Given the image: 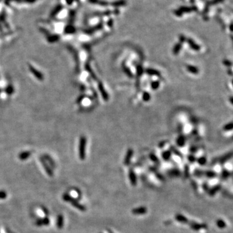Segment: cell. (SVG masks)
<instances>
[{
	"mask_svg": "<svg viewBox=\"0 0 233 233\" xmlns=\"http://www.w3.org/2000/svg\"><path fill=\"white\" fill-rule=\"evenodd\" d=\"M63 199L64 201H66V202H69L72 205H73L75 208H78V209L80 211H85L86 210V208L85 206H84V205H82L79 203L78 201L74 199L73 197H71L69 194H64L63 195Z\"/></svg>",
	"mask_w": 233,
	"mask_h": 233,
	"instance_id": "6da1fadb",
	"label": "cell"
},
{
	"mask_svg": "<svg viewBox=\"0 0 233 233\" xmlns=\"http://www.w3.org/2000/svg\"><path fill=\"white\" fill-rule=\"evenodd\" d=\"M86 139L85 137H82L80 140L79 146V157L80 159L84 160L86 157Z\"/></svg>",
	"mask_w": 233,
	"mask_h": 233,
	"instance_id": "7a4b0ae2",
	"label": "cell"
},
{
	"mask_svg": "<svg viewBox=\"0 0 233 233\" xmlns=\"http://www.w3.org/2000/svg\"><path fill=\"white\" fill-rule=\"evenodd\" d=\"M133 154H134V151L131 148H130V149L128 150L126 155L125 156V158L124 159V164H125L126 166L129 165L130 164L131 159L132 158V156H133Z\"/></svg>",
	"mask_w": 233,
	"mask_h": 233,
	"instance_id": "3957f363",
	"label": "cell"
},
{
	"mask_svg": "<svg viewBox=\"0 0 233 233\" xmlns=\"http://www.w3.org/2000/svg\"><path fill=\"white\" fill-rule=\"evenodd\" d=\"M99 90L100 92V93H101V95H102L103 99L105 100V101H108V100H109V96H108V94L107 93V91H106V90L104 89V87L103 86V84H102V82H99Z\"/></svg>",
	"mask_w": 233,
	"mask_h": 233,
	"instance_id": "277c9868",
	"label": "cell"
},
{
	"mask_svg": "<svg viewBox=\"0 0 233 233\" xmlns=\"http://www.w3.org/2000/svg\"><path fill=\"white\" fill-rule=\"evenodd\" d=\"M147 211L148 210H147L146 207H140L138 208H134V209L132 210L131 212H132V214H134V215H143V214H146L147 212Z\"/></svg>",
	"mask_w": 233,
	"mask_h": 233,
	"instance_id": "5b68a950",
	"label": "cell"
},
{
	"mask_svg": "<svg viewBox=\"0 0 233 233\" xmlns=\"http://www.w3.org/2000/svg\"><path fill=\"white\" fill-rule=\"evenodd\" d=\"M128 177H129V179L130 181V183L133 186H135L137 184V176L134 172V171L130 169L129 170V173H128Z\"/></svg>",
	"mask_w": 233,
	"mask_h": 233,
	"instance_id": "8992f818",
	"label": "cell"
},
{
	"mask_svg": "<svg viewBox=\"0 0 233 233\" xmlns=\"http://www.w3.org/2000/svg\"><path fill=\"white\" fill-rule=\"evenodd\" d=\"M63 9V7L62 5H61V4H58V5H57V6H56L53 10L51 11V14H50V16L51 18H54L56 16H57L60 11H61L62 9Z\"/></svg>",
	"mask_w": 233,
	"mask_h": 233,
	"instance_id": "52a82bcc",
	"label": "cell"
},
{
	"mask_svg": "<svg viewBox=\"0 0 233 233\" xmlns=\"http://www.w3.org/2000/svg\"><path fill=\"white\" fill-rule=\"evenodd\" d=\"M50 223L49 219L48 218H45L43 219H40L36 222V225L38 226H47Z\"/></svg>",
	"mask_w": 233,
	"mask_h": 233,
	"instance_id": "ba28073f",
	"label": "cell"
},
{
	"mask_svg": "<svg viewBox=\"0 0 233 233\" xmlns=\"http://www.w3.org/2000/svg\"><path fill=\"white\" fill-rule=\"evenodd\" d=\"M175 219L178 221V222H179L180 223H188V220L186 218V217L184 216L182 214H176L175 216Z\"/></svg>",
	"mask_w": 233,
	"mask_h": 233,
	"instance_id": "9c48e42d",
	"label": "cell"
},
{
	"mask_svg": "<svg viewBox=\"0 0 233 233\" xmlns=\"http://www.w3.org/2000/svg\"><path fill=\"white\" fill-rule=\"evenodd\" d=\"M185 141H186V140H185V138H184V137L182 135H181L178 137V139H177L176 144L178 146L183 147L184 145V144H185Z\"/></svg>",
	"mask_w": 233,
	"mask_h": 233,
	"instance_id": "30bf717a",
	"label": "cell"
},
{
	"mask_svg": "<svg viewBox=\"0 0 233 233\" xmlns=\"http://www.w3.org/2000/svg\"><path fill=\"white\" fill-rule=\"evenodd\" d=\"M187 42H188V45L190 46V47L192 48V49H194V50H195V51H198V50H199V49H200L199 46L198 45V44L195 43L194 42L193 40H190V39H187Z\"/></svg>",
	"mask_w": 233,
	"mask_h": 233,
	"instance_id": "8fae6325",
	"label": "cell"
},
{
	"mask_svg": "<svg viewBox=\"0 0 233 233\" xmlns=\"http://www.w3.org/2000/svg\"><path fill=\"white\" fill-rule=\"evenodd\" d=\"M168 174L170 177H179L181 172L178 169H172L168 172Z\"/></svg>",
	"mask_w": 233,
	"mask_h": 233,
	"instance_id": "7c38bea8",
	"label": "cell"
},
{
	"mask_svg": "<svg viewBox=\"0 0 233 233\" xmlns=\"http://www.w3.org/2000/svg\"><path fill=\"white\" fill-rule=\"evenodd\" d=\"M172 152L170 150L164 151L162 153V158L164 161H168L171 158Z\"/></svg>",
	"mask_w": 233,
	"mask_h": 233,
	"instance_id": "4fadbf2b",
	"label": "cell"
},
{
	"mask_svg": "<svg viewBox=\"0 0 233 233\" xmlns=\"http://www.w3.org/2000/svg\"><path fill=\"white\" fill-rule=\"evenodd\" d=\"M57 226L59 229H62L63 226V217L62 215H59L57 218Z\"/></svg>",
	"mask_w": 233,
	"mask_h": 233,
	"instance_id": "5bb4252c",
	"label": "cell"
},
{
	"mask_svg": "<svg viewBox=\"0 0 233 233\" xmlns=\"http://www.w3.org/2000/svg\"><path fill=\"white\" fill-rule=\"evenodd\" d=\"M146 73L148 75H156V76H160L161 73L158 71H157L154 69H146Z\"/></svg>",
	"mask_w": 233,
	"mask_h": 233,
	"instance_id": "9a60e30c",
	"label": "cell"
},
{
	"mask_svg": "<svg viewBox=\"0 0 233 233\" xmlns=\"http://www.w3.org/2000/svg\"><path fill=\"white\" fill-rule=\"evenodd\" d=\"M187 69L188 71L190 72L191 73H193V74H198V72H199V70H198V68L194 67V66H187Z\"/></svg>",
	"mask_w": 233,
	"mask_h": 233,
	"instance_id": "2e32d148",
	"label": "cell"
},
{
	"mask_svg": "<svg viewBox=\"0 0 233 233\" xmlns=\"http://www.w3.org/2000/svg\"><path fill=\"white\" fill-rule=\"evenodd\" d=\"M189 225H190V226L192 229H194L195 231H198V230L200 229L203 227L202 225H199V224L197 223L196 222H190Z\"/></svg>",
	"mask_w": 233,
	"mask_h": 233,
	"instance_id": "e0dca14e",
	"label": "cell"
},
{
	"mask_svg": "<svg viewBox=\"0 0 233 233\" xmlns=\"http://www.w3.org/2000/svg\"><path fill=\"white\" fill-rule=\"evenodd\" d=\"M181 47H182V46H181V43H177L175 45L174 49H173V53L174 55H178L179 53L180 50L181 49Z\"/></svg>",
	"mask_w": 233,
	"mask_h": 233,
	"instance_id": "ac0fdd59",
	"label": "cell"
},
{
	"mask_svg": "<svg viewBox=\"0 0 233 233\" xmlns=\"http://www.w3.org/2000/svg\"><path fill=\"white\" fill-rule=\"evenodd\" d=\"M150 159L153 161L154 163H156V164H158L159 163V159L158 158V157H157L153 153H151L150 154Z\"/></svg>",
	"mask_w": 233,
	"mask_h": 233,
	"instance_id": "d6986e66",
	"label": "cell"
},
{
	"mask_svg": "<svg viewBox=\"0 0 233 233\" xmlns=\"http://www.w3.org/2000/svg\"><path fill=\"white\" fill-rule=\"evenodd\" d=\"M150 98H151V96L149 93H148V92H144L143 95V99L144 101H145V102L149 101V100H150Z\"/></svg>",
	"mask_w": 233,
	"mask_h": 233,
	"instance_id": "ffe728a7",
	"label": "cell"
},
{
	"mask_svg": "<svg viewBox=\"0 0 233 233\" xmlns=\"http://www.w3.org/2000/svg\"><path fill=\"white\" fill-rule=\"evenodd\" d=\"M123 70H124V73H125L128 76V77H133V75H132V73H131V72L130 69L129 68H128V67H126V66H123Z\"/></svg>",
	"mask_w": 233,
	"mask_h": 233,
	"instance_id": "44dd1931",
	"label": "cell"
},
{
	"mask_svg": "<svg viewBox=\"0 0 233 233\" xmlns=\"http://www.w3.org/2000/svg\"><path fill=\"white\" fill-rule=\"evenodd\" d=\"M170 151H171V152H172V153H174V154H175L176 155H178V156H179V157H181V158H182V154H181L180 153V152L178 150H177V149H175V148L174 147V146H171L170 147Z\"/></svg>",
	"mask_w": 233,
	"mask_h": 233,
	"instance_id": "7402d4cb",
	"label": "cell"
},
{
	"mask_svg": "<svg viewBox=\"0 0 233 233\" xmlns=\"http://www.w3.org/2000/svg\"><path fill=\"white\" fill-rule=\"evenodd\" d=\"M159 85H160V84H159V82L158 81L152 82V84H151V86L152 87V89H153L154 90H158V87H159Z\"/></svg>",
	"mask_w": 233,
	"mask_h": 233,
	"instance_id": "603a6c76",
	"label": "cell"
},
{
	"mask_svg": "<svg viewBox=\"0 0 233 233\" xmlns=\"http://www.w3.org/2000/svg\"><path fill=\"white\" fill-rule=\"evenodd\" d=\"M137 76L139 77V76H141L143 73V69L141 66H139L137 68Z\"/></svg>",
	"mask_w": 233,
	"mask_h": 233,
	"instance_id": "cb8c5ba5",
	"label": "cell"
},
{
	"mask_svg": "<svg viewBox=\"0 0 233 233\" xmlns=\"http://www.w3.org/2000/svg\"><path fill=\"white\" fill-rule=\"evenodd\" d=\"M29 154H30L29 153V152H24V153H23L22 154H20L19 158L21 159H25L29 156Z\"/></svg>",
	"mask_w": 233,
	"mask_h": 233,
	"instance_id": "d4e9b609",
	"label": "cell"
},
{
	"mask_svg": "<svg viewBox=\"0 0 233 233\" xmlns=\"http://www.w3.org/2000/svg\"><path fill=\"white\" fill-rule=\"evenodd\" d=\"M189 168H188V165H185L184 167V177L185 178H188V175H189Z\"/></svg>",
	"mask_w": 233,
	"mask_h": 233,
	"instance_id": "484cf974",
	"label": "cell"
},
{
	"mask_svg": "<svg viewBox=\"0 0 233 233\" xmlns=\"http://www.w3.org/2000/svg\"><path fill=\"white\" fill-rule=\"evenodd\" d=\"M188 161H189L190 163H194L196 161L195 157L194 155H189V156L188 157Z\"/></svg>",
	"mask_w": 233,
	"mask_h": 233,
	"instance_id": "4316f807",
	"label": "cell"
},
{
	"mask_svg": "<svg viewBox=\"0 0 233 233\" xmlns=\"http://www.w3.org/2000/svg\"><path fill=\"white\" fill-rule=\"evenodd\" d=\"M7 197V193L4 191H0V199H5Z\"/></svg>",
	"mask_w": 233,
	"mask_h": 233,
	"instance_id": "83f0119b",
	"label": "cell"
},
{
	"mask_svg": "<svg viewBox=\"0 0 233 233\" xmlns=\"http://www.w3.org/2000/svg\"><path fill=\"white\" fill-rule=\"evenodd\" d=\"M198 162L200 164H205V163L206 162V159L205 158H201L198 159Z\"/></svg>",
	"mask_w": 233,
	"mask_h": 233,
	"instance_id": "f1b7e54d",
	"label": "cell"
},
{
	"mask_svg": "<svg viewBox=\"0 0 233 233\" xmlns=\"http://www.w3.org/2000/svg\"><path fill=\"white\" fill-rule=\"evenodd\" d=\"M38 0H22V3H34Z\"/></svg>",
	"mask_w": 233,
	"mask_h": 233,
	"instance_id": "f546056e",
	"label": "cell"
},
{
	"mask_svg": "<svg viewBox=\"0 0 233 233\" xmlns=\"http://www.w3.org/2000/svg\"><path fill=\"white\" fill-rule=\"evenodd\" d=\"M73 1L74 0H66V1L68 5H71V4L73 3Z\"/></svg>",
	"mask_w": 233,
	"mask_h": 233,
	"instance_id": "4dcf8cb0",
	"label": "cell"
},
{
	"mask_svg": "<svg viewBox=\"0 0 233 233\" xmlns=\"http://www.w3.org/2000/svg\"><path fill=\"white\" fill-rule=\"evenodd\" d=\"M165 143H166V141H163V142H161V143L159 144V147H163V146H164V144H165Z\"/></svg>",
	"mask_w": 233,
	"mask_h": 233,
	"instance_id": "1f68e13d",
	"label": "cell"
},
{
	"mask_svg": "<svg viewBox=\"0 0 233 233\" xmlns=\"http://www.w3.org/2000/svg\"><path fill=\"white\" fill-rule=\"evenodd\" d=\"M12 1H15V2H16V3H22V0H12Z\"/></svg>",
	"mask_w": 233,
	"mask_h": 233,
	"instance_id": "d6a6232c",
	"label": "cell"
},
{
	"mask_svg": "<svg viewBox=\"0 0 233 233\" xmlns=\"http://www.w3.org/2000/svg\"><path fill=\"white\" fill-rule=\"evenodd\" d=\"M108 232H109V233H114V232H112L111 230H109V229H108Z\"/></svg>",
	"mask_w": 233,
	"mask_h": 233,
	"instance_id": "836d02e7",
	"label": "cell"
},
{
	"mask_svg": "<svg viewBox=\"0 0 233 233\" xmlns=\"http://www.w3.org/2000/svg\"><path fill=\"white\" fill-rule=\"evenodd\" d=\"M76 1H78V0H76Z\"/></svg>",
	"mask_w": 233,
	"mask_h": 233,
	"instance_id": "e575fe53",
	"label": "cell"
}]
</instances>
